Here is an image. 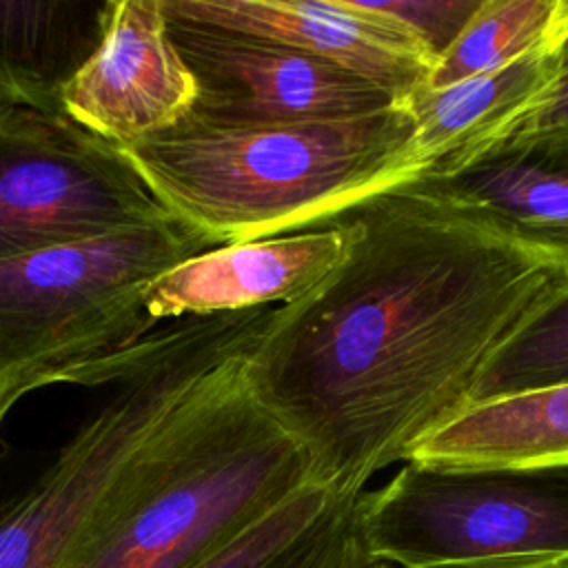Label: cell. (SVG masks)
<instances>
[{"mask_svg":"<svg viewBox=\"0 0 568 568\" xmlns=\"http://www.w3.org/2000/svg\"><path fill=\"white\" fill-rule=\"evenodd\" d=\"M335 220L342 260L273 308L242 373L311 484L359 495L470 404L493 351L568 268L402 186Z\"/></svg>","mask_w":568,"mask_h":568,"instance_id":"6da1fadb","label":"cell"},{"mask_svg":"<svg viewBox=\"0 0 568 568\" xmlns=\"http://www.w3.org/2000/svg\"><path fill=\"white\" fill-rule=\"evenodd\" d=\"M244 359L166 417L64 568H197L311 484L306 453L253 397Z\"/></svg>","mask_w":568,"mask_h":568,"instance_id":"7a4b0ae2","label":"cell"},{"mask_svg":"<svg viewBox=\"0 0 568 568\" xmlns=\"http://www.w3.org/2000/svg\"><path fill=\"white\" fill-rule=\"evenodd\" d=\"M120 151L158 204L211 246L331 222L424 171L399 100L366 115L275 126L184 120Z\"/></svg>","mask_w":568,"mask_h":568,"instance_id":"3957f363","label":"cell"},{"mask_svg":"<svg viewBox=\"0 0 568 568\" xmlns=\"http://www.w3.org/2000/svg\"><path fill=\"white\" fill-rule=\"evenodd\" d=\"M275 306L175 320L71 384L113 390L55 459L0 506V568H64L142 446L217 368L246 357Z\"/></svg>","mask_w":568,"mask_h":568,"instance_id":"277c9868","label":"cell"},{"mask_svg":"<svg viewBox=\"0 0 568 568\" xmlns=\"http://www.w3.org/2000/svg\"><path fill=\"white\" fill-rule=\"evenodd\" d=\"M206 248L166 215L0 260V430L27 393L69 384L151 335L146 288Z\"/></svg>","mask_w":568,"mask_h":568,"instance_id":"5b68a950","label":"cell"},{"mask_svg":"<svg viewBox=\"0 0 568 568\" xmlns=\"http://www.w3.org/2000/svg\"><path fill=\"white\" fill-rule=\"evenodd\" d=\"M357 530L399 568H568V464L406 462L359 493Z\"/></svg>","mask_w":568,"mask_h":568,"instance_id":"8992f818","label":"cell"},{"mask_svg":"<svg viewBox=\"0 0 568 568\" xmlns=\"http://www.w3.org/2000/svg\"><path fill=\"white\" fill-rule=\"evenodd\" d=\"M166 215L118 146L64 115L0 109V260Z\"/></svg>","mask_w":568,"mask_h":568,"instance_id":"52a82bcc","label":"cell"},{"mask_svg":"<svg viewBox=\"0 0 568 568\" xmlns=\"http://www.w3.org/2000/svg\"><path fill=\"white\" fill-rule=\"evenodd\" d=\"M166 24L195 82L189 122L275 126L355 118L397 102L375 82L295 49L169 18Z\"/></svg>","mask_w":568,"mask_h":568,"instance_id":"ba28073f","label":"cell"},{"mask_svg":"<svg viewBox=\"0 0 568 568\" xmlns=\"http://www.w3.org/2000/svg\"><path fill=\"white\" fill-rule=\"evenodd\" d=\"M193 102L160 0H111L98 49L62 93V115L124 149L184 122Z\"/></svg>","mask_w":568,"mask_h":568,"instance_id":"9c48e42d","label":"cell"},{"mask_svg":"<svg viewBox=\"0 0 568 568\" xmlns=\"http://www.w3.org/2000/svg\"><path fill=\"white\" fill-rule=\"evenodd\" d=\"M169 20L244 33L337 64L393 93L422 87L428 53L357 0H160Z\"/></svg>","mask_w":568,"mask_h":568,"instance_id":"30bf717a","label":"cell"},{"mask_svg":"<svg viewBox=\"0 0 568 568\" xmlns=\"http://www.w3.org/2000/svg\"><path fill=\"white\" fill-rule=\"evenodd\" d=\"M402 189L568 268V153L497 140Z\"/></svg>","mask_w":568,"mask_h":568,"instance_id":"8fae6325","label":"cell"},{"mask_svg":"<svg viewBox=\"0 0 568 568\" xmlns=\"http://www.w3.org/2000/svg\"><path fill=\"white\" fill-rule=\"evenodd\" d=\"M339 220L284 235L206 248L160 275L144 293L153 324L293 302L342 260Z\"/></svg>","mask_w":568,"mask_h":568,"instance_id":"7c38bea8","label":"cell"},{"mask_svg":"<svg viewBox=\"0 0 568 568\" xmlns=\"http://www.w3.org/2000/svg\"><path fill=\"white\" fill-rule=\"evenodd\" d=\"M559 47L532 51L497 71L448 87H417L399 104L415 124L424 171L446 169L495 142L552 82ZM422 171V173H424Z\"/></svg>","mask_w":568,"mask_h":568,"instance_id":"4fadbf2b","label":"cell"},{"mask_svg":"<svg viewBox=\"0 0 568 568\" xmlns=\"http://www.w3.org/2000/svg\"><path fill=\"white\" fill-rule=\"evenodd\" d=\"M111 0H0V109L62 115V93L98 49Z\"/></svg>","mask_w":568,"mask_h":568,"instance_id":"5bb4252c","label":"cell"},{"mask_svg":"<svg viewBox=\"0 0 568 568\" xmlns=\"http://www.w3.org/2000/svg\"><path fill=\"white\" fill-rule=\"evenodd\" d=\"M404 462L439 466L568 464V384L468 404Z\"/></svg>","mask_w":568,"mask_h":568,"instance_id":"9a60e30c","label":"cell"},{"mask_svg":"<svg viewBox=\"0 0 568 568\" xmlns=\"http://www.w3.org/2000/svg\"><path fill=\"white\" fill-rule=\"evenodd\" d=\"M357 497L306 484L197 568H359Z\"/></svg>","mask_w":568,"mask_h":568,"instance_id":"2e32d148","label":"cell"},{"mask_svg":"<svg viewBox=\"0 0 568 568\" xmlns=\"http://www.w3.org/2000/svg\"><path fill=\"white\" fill-rule=\"evenodd\" d=\"M568 38V0H481L455 44L435 62L426 87L439 89L497 71Z\"/></svg>","mask_w":568,"mask_h":568,"instance_id":"e0dca14e","label":"cell"},{"mask_svg":"<svg viewBox=\"0 0 568 568\" xmlns=\"http://www.w3.org/2000/svg\"><path fill=\"white\" fill-rule=\"evenodd\" d=\"M568 384V275L557 280L493 351L470 404Z\"/></svg>","mask_w":568,"mask_h":568,"instance_id":"ac0fdd59","label":"cell"},{"mask_svg":"<svg viewBox=\"0 0 568 568\" xmlns=\"http://www.w3.org/2000/svg\"><path fill=\"white\" fill-rule=\"evenodd\" d=\"M368 13L388 20L406 31L435 62L455 44L481 0H393V2H364L357 0Z\"/></svg>","mask_w":568,"mask_h":568,"instance_id":"d6986e66","label":"cell"},{"mask_svg":"<svg viewBox=\"0 0 568 568\" xmlns=\"http://www.w3.org/2000/svg\"><path fill=\"white\" fill-rule=\"evenodd\" d=\"M497 140L535 144L568 153V38L559 49V62L552 82L532 102V106L521 118H517Z\"/></svg>","mask_w":568,"mask_h":568,"instance_id":"ffe728a7","label":"cell"},{"mask_svg":"<svg viewBox=\"0 0 568 568\" xmlns=\"http://www.w3.org/2000/svg\"><path fill=\"white\" fill-rule=\"evenodd\" d=\"M359 568H393L390 564H386V561H375V559H368L366 564H362Z\"/></svg>","mask_w":568,"mask_h":568,"instance_id":"44dd1931","label":"cell"}]
</instances>
